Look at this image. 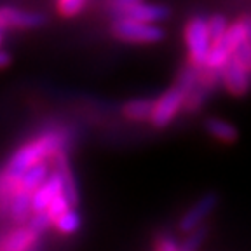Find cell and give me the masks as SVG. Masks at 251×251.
Here are the masks:
<instances>
[{"label": "cell", "instance_id": "21", "mask_svg": "<svg viewBox=\"0 0 251 251\" xmlns=\"http://www.w3.org/2000/svg\"><path fill=\"white\" fill-rule=\"evenodd\" d=\"M228 26L230 25L227 23V20H225L222 14H213L211 18L208 20V28H209V35H211V40L213 42H218V40H222L225 37V33H227Z\"/></svg>", "mask_w": 251, "mask_h": 251}, {"label": "cell", "instance_id": "9", "mask_svg": "<svg viewBox=\"0 0 251 251\" xmlns=\"http://www.w3.org/2000/svg\"><path fill=\"white\" fill-rule=\"evenodd\" d=\"M63 192H65V183H63L61 175L54 169L49 175V178L37 188L35 192L31 194V209H33V213L47 209L49 204Z\"/></svg>", "mask_w": 251, "mask_h": 251}, {"label": "cell", "instance_id": "11", "mask_svg": "<svg viewBox=\"0 0 251 251\" xmlns=\"http://www.w3.org/2000/svg\"><path fill=\"white\" fill-rule=\"evenodd\" d=\"M117 16H126V18H133V20L145 21V23H161V21L168 20L169 11L164 5L140 2V4H134L124 11L117 12Z\"/></svg>", "mask_w": 251, "mask_h": 251}, {"label": "cell", "instance_id": "17", "mask_svg": "<svg viewBox=\"0 0 251 251\" xmlns=\"http://www.w3.org/2000/svg\"><path fill=\"white\" fill-rule=\"evenodd\" d=\"M80 224H82V222H80V215L75 211L74 206H72L70 209H67V211L63 213V215L54 222L56 228L65 235L75 234V232L80 228Z\"/></svg>", "mask_w": 251, "mask_h": 251}, {"label": "cell", "instance_id": "2", "mask_svg": "<svg viewBox=\"0 0 251 251\" xmlns=\"http://www.w3.org/2000/svg\"><path fill=\"white\" fill-rule=\"evenodd\" d=\"M112 31L122 42L157 44L164 39V30L159 23H145L126 16H117L112 23Z\"/></svg>", "mask_w": 251, "mask_h": 251}, {"label": "cell", "instance_id": "24", "mask_svg": "<svg viewBox=\"0 0 251 251\" xmlns=\"http://www.w3.org/2000/svg\"><path fill=\"white\" fill-rule=\"evenodd\" d=\"M72 208V202L70 201H68V197L65 196V192L63 194H59L58 197H56L54 201H52L51 204H49V208H47V213H49V215L52 216V220H58L59 216L63 215V213L67 211V209H70ZM75 208V206H74Z\"/></svg>", "mask_w": 251, "mask_h": 251}, {"label": "cell", "instance_id": "28", "mask_svg": "<svg viewBox=\"0 0 251 251\" xmlns=\"http://www.w3.org/2000/svg\"><path fill=\"white\" fill-rule=\"evenodd\" d=\"M241 21H243L244 30H246V39L251 42V14H244L243 18H241Z\"/></svg>", "mask_w": 251, "mask_h": 251}, {"label": "cell", "instance_id": "25", "mask_svg": "<svg viewBox=\"0 0 251 251\" xmlns=\"http://www.w3.org/2000/svg\"><path fill=\"white\" fill-rule=\"evenodd\" d=\"M234 56L243 63L244 67H246V70L251 74V42L250 40L246 39L244 42H241L239 46H237V49L234 51Z\"/></svg>", "mask_w": 251, "mask_h": 251}, {"label": "cell", "instance_id": "13", "mask_svg": "<svg viewBox=\"0 0 251 251\" xmlns=\"http://www.w3.org/2000/svg\"><path fill=\"white\" fill-rule=\"evenodd\" d=\"M204 127L208 131V134H211L216 141L225 143V145H232L239 138V131L232 122L225 121L220 117H209L204 121Z\"/></svg>", "mask_w": 251, "mask_h": 251}, {"label": "cell", "instance_id": "7", "mask_svg": "<svg viewBox=\"0 0 251 251\" xmlns=\"http://www.w3.org/2000/svg\"><path fill=\"white\" fill-rule=\"evenodd\" d=\"M37 248H40V234L33 230L30 225H20V227L11 228L0 241L2 251H30Z\"/></svg>", "mask_w": 251, "mask_h": 251}, {"label": "cell", "instance_id": "22", "mask_svg": "<svg viewBox=\"0 0 251 251\" xmlns=\"http://www.w3.org/2000/svg\"><path fill=\"white\" fill-rule=\"evenodd\" d=\"M28 225H30L35 232H39V234L42 235L47 228L51 227V225H54V220H52V216L47 213V209H44V211L33 213V215L30 216V220H28Z\"/></svg>", "mask_w": 251, "mask_h": 251}, {"label": "cell", "instance_id": "23", "mask_svg": "<svg viewBox=\"0 0 251 251\" xmlns=\"http://www.w3.org/2000/svg\"><path fill=\"white\" fill-rule=\"evenodd\" d=\"M86 0H58V9L63 18H74L82 11Z\"/></svg>", "mask_w": 251, "mask_h": 251}, {"label": "cell", "instance_id": "14", "mask_svg": "<svg viewBox=\"0 0 251 251\" xmlns=\"http://www.w3.org/2000/svg\"><path fill=\"white\" fill-rule=\"evenodd\" d=\"M49 175H51V173H49V164H47V161L39 162V164L28 168L26 171L21 175L18 188H20V190H25V192L33 194L37 188L49 178Z\"/></svg>", "mask_w": 251, "mask_h": 251}, {"label": "cell", "instance_id": "3", "mask_svg": "<svg viewBox=\"0 0 251 251\" xmlns=\"http://www.w3.org/2000/svg\"><path fill=\"white\" fill-rule=\"evenodd\" d=\"M185 42H187L188 59L196 67H204L211 51V35H209L208 20L202 16H194L185 25Z\"/></svg>", "mask_w": 251, "mask_h": 251}, {"label": "cell", "instance_id": "18", "mask_svg": "<svg viewBox=\"0 0 251 251\" xmlns=\"http://www.w3.org/2000/svg\"><path fill=\"white\" fill-rule=\"evenodd\" d=\"M208 234H209V228H208V225H204V224L196 227L194 230L187 232V237H185L183 243H181V251L199 250L204 244V241L208 239Z\"/></svg>", "mask_w": 251, "mask_h": 251}, {"label": "cell", "instance_id": "15", "mask_svg": "<svg viewBox=\"0 0 251 251\" xmlns=\"http://www.w3.org/2000/svg\"><path fill=\"white\" fill-rule=\"evenodd\" d=\"M153 106H155V101L149 98H136L127 101L124 106H122V114L129 121H150L153 114Z\"/></svg>", "mask_w": 251, "mask_h": 251}, {"label": "cell", "instance_id": "27", "mask_svg": "<svg viewBox=\"0 0 251 251\" xmlns=\"http://www.w3.org/2000/svg\"><path fill=\"white\" fill-rule=\"evenodd\" d=\"M140 2H143V0H108L110 7L114 9L115 14L124 11V9L131 7V5H134V4H140Z\"/></svg>", "mask_w": 251, "mask_h": 251}, {"label": "cell", "instance_id": "4", "mask_svg": "<svg viewBox=\"0 0 251 251\" xmlns=\"http://www.w3.org/2000/svg\"><path fill=\"white\" fill-rule=\"evenodd\" d=\"M188 93L183 91L180 86H175L171 89H168L166 93H162L159 98L155 100V106H153V114H152V122L155 127L162 129L173 119L180 114V110L185 106V101H187Z\"/></svg>", "mask_w": 251, "mask_h": 251}, {"label": "cell", "instance_id": "10", "mask_svg": "<svg viewBox=\"0 0 251 251\" xmlns=\"http://www.w3.org/2000/svg\"><path fill=\"white\" fill-rule=\"evenodd\" d=\"M31 215H33V209H31V194L18 188L12 194L11 201H9L7 208L2 213V216L9 218L12 224L23 225L28 224V220H30Z\"/></svg>", "mask_w": 251, "mask_h": 251}, {"label": "cell", "instance_id": "5", "mask_svg": "<svg viewBox=\"0 0 251 251\" xmlns=\"http://www.w3.org/2000/svg\"><path fill=\"white\" fill-rule=\"evenodd\" d=\"M222 84L234 96H243L251 86V74L239 59L232 56L222 68Z\"/></svg>", "mask_w": 251, "mask_h": 251}, {"label": "cell", "instance_id": "12", "mask_svg": "<svg viewBox=\"0 0 251 251\" xmlns=\"http://www.w3.org/2000/svg\"><path fill=\"white\" fill-rule=\"evenodd\" d=\"M52 162H54V169L61 175V178H63V183H65V196L68 197L72 206L77 208L78 206V188H77V181H75L74 173H72L70 161H68L67 152L61 150V152L52 159Z\"/></svg>", "mask_w": 251, "mask_h": 251}, {"label": "cell", "instance_id": "29", "mask_svg": "<svg viewBox=\"0 0 251 251\" xmlns=\"http://www.w3.org/2000/svg\"><path fill=\"white\" fill-rule=\"evenodd\" d=\"M9 63H11V56H9V52L5 51V49H2V51H0V67L7 68Z\"/></svg>", "mask_w": 251, "mask_h": 251}, {"label": "cell", "instance_id": "1", "mask_svg": "<svg viewBox=\"0 0 251 251\" xmlns=\"http://www.w3.org/2000/svg\"><path fill=\"white\" fill-rule=\"evenodd\" d=\"M68 145V134L65 131L51 129L39 134L35 140L28 141L16 150L9 161L5 162L2 176H0V206L2 213L7 208L12 194L18 190L20 178L28 168L39 164V162L54 159L61 150Z\"/></svg>", "mask_w": 251, "mask_h": 251}, {"label": "cell", "instance_id": "20", "mask_svg": "<svg viewBox=\"0 0 251 251\" xmlns=\"http://www.w3.org/2000/svg\"><path fill=\"white\" fill-rule=\"evenodd\" d=\"M176 84L181 87L183 91L190 93L194 87L199 84V67H196L194 63L188 61V65L180 72V77H178Z\"/></svg>", "mask_w": 251, "mask_h": 251}, {"label": "cell", "instance_id": "19", "mask_svg": "<svg viewBox=\"0 0 251 251\" xmlns=\"http://www.w3.org/2000/svg\"><path fill=\"white\" fill-rule=\"evenodd\" d=\"M211 87L204 86V84H197L196 87H194L190 93H188L187 96V101H185V108H187V112H194V110H199L201 106L204 105V101L208 100L209 93H211Z\"/></svg>", "mask_w": 251, "mask_h": 251}, {"label": "cell", "instance_id": "26", "mask_svg": "<svg viewBox=\"0 0 251 251\" xmlns=\"http://www.w3.org/2000/svg\"><path fill=\"white\" fill-rule=\"evenodd\" d=\"M155 250L159 251H181V244L173 235H162L155 243Z\"/></svg>", "mask_w": 251, "mask_h": 251}, {"label": "cell", "instance_id": "8", "mask_svg": "<svg viewBox=\"0 0 251 251\" xmlns=\"http://www.w3.org/2000/svg\"><path fill=\"white\" fill-rule=\"evenodd\" d=\"M44 16L39 12H28L21 11L18 7H11L5 5L0 11V31L5 33L9 28H16V30H26V28H37L44 23Z\"/></svg>", "mask_w": 251, "mask_h": 251}, {"label": "cell", "instance_id": "16", "mask_svg": "<svg viewBox=\"0 0 251 251\" xmlns=\"http://www.w3.org/2000/svg\"><path fill=\"white\" fill-rule=\"evenodd\" d=\"M232 56H234V51H232L230 46L222 39V40H218V42L211 44V51H209L208 61H206L204 67H209V68H213V70H222L224 65Z\"/></svg>", "mask_w": 251, "mask_h": 251}, {"label": "cell", "instance_id": "6", "mask_svg": "<svg viewBox=\"0 0 251 251\" xmlns=\"http://www.w3.org/2000/svg\"><path fill=\"white\" fill-rule=\"evenodd\" d=\"M216 204H218V196H216L215 192H209V194H206V196L201 197L192 208L188 209V211L180 218V222H178L180 232H185V234H187V232L194 230L196 227L202 225L204 222H206V218L215 211Z\"/></svg>", "mask_w": 251, "mask_h": 251}]
</instances>
